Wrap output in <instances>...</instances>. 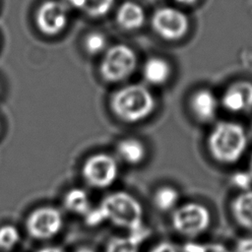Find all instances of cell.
<instances>
[{
    "instance_id": "obj_1",
    "label": "cell",
    "mask_w": 252,
    "mask_h": 252,
    "mask_svg": "<svg viewBox=\"0 0 252 252\" xmlns=\"http://www.w3.org/2000/svg\"><path fill=\"white\" fill-rule=\"evenodd\" d=\"M156 106L153 94L144 86L128 85L117 90L110 98L114 115L125 122H138L152 114Z\"/></svg>"
},
{
    "instance_id": "obj_2",
    "label": "cell",
    "mask_w": 252,
    "mask_h": 252,
    "mask_svg": "<svg viewBox=\"0 0 252 252\" xmlns=\"http://www.w3.org/2000/svg\"><path fill=\"white\" fill-rule=\"evenodd\" d=\"M247 135L244 129L234 122H220L212 130L208 147L213 158L221 163L236 162L247 147Z\"/></svg>"
},
{
    "instance_id": "obj_3",
    "label": "cell",
    "mask_w": 252,
    "mask_h": 252,
    "mask_svg": "<svg viewBox=\"0 0 252 252\" xmlns=\"http://www.w3.org/2000/svg\"><path fill=\"white\" fill-rule=\"evenodd\" d=\"M104 220L128 232L142 226L144 210L139 200L125 191L110 193L98 205Z\"/></svg>"
},
{
    "instance_id": "obj_4",
    "label": "cell",
    "mask_w": 252,
    "mask_h": 252,
    "mask_svg": "<svg viewBox=\"0 0 252 252\" xmlns=\"http://www.w3.org/2000/svg\"><path fill=\"white\" fill-rule=\"evenodd\" d=\"M212 217L209 209L200 203L189 202L177 206L171 215L173 229L185 237L194 238L203 234L210 226Z\"/></svg>"
},
{
    "instance_id": "obj_5",
    "label": "cell",
    "mask_w": 252,
    "mask_h": 252,
    "mask_svg": "<svg viewBox=\"0 0 252 252\" xmlns=\"http://www.w3.org/2000/svg\"><path fill=\"white\" fill-rule=\"evenodd\" d=\"M136 66L137 55L134 50L125 44H115L104 52L99 64V73L103 80L116 83L131 76Z\"/></svg>"
},
{
    "instance_id": "obj_6",
    "label": "cell",
    "mask_w": 252,
    "mask_h": 252,
    "mask_svg": "<svg viewBox=\"0 0 252 252\" xmlns=\"http://www.w3.org/2000/svg\"><path fill=\"white\" fill-rule=\"evenodd\" d=\"M64 224L61 211L50 205H42L32 210L26 218L28 234L36 240H48L60 233Z\"/></svg>"
},
{
    "instance_id": "obj_7",
    "label": "cell",
    "mask_w": 252,
    "mask_h": 252,
    "mask_svg": "<svg viewBox=\"0 0 252 252\" xmlns=\"http://www.w3.org/2000/svg\"><path fill=\"white\" fill-rule=\"evenodd\" d=\"M119 167L116 159L105 153L90 156L83 163L82 177L86 184L94 189L110 187L117 179Z\"/></svg>"
},
{
    "instance_id": "obj_8",
    "label": "cell",
    "mask_w": 252,
    "mask_h": 252,
    "mask_svg": "<svg viewBox=\"0 0 252 252\" xmlns=\"http://www.w3.org/2000/svg\"><path fill=\"white\" fill-rule=\"evenodd\" d=\"M152 27L160 37L166 40H178L186 34L189 22L186 15L180 10L162 7L154 13Z\"/></svg>"
},
{
    "instance_id": "obj_9",
    "label": "cell",
    "mask_w": 252,
    "mask_h": 252,
    "mask_svg": "<svg viewBox=\"0 0 252 252\" xmlns=\"http://www.w3.org/2000/svg\"><path fill=\"white\" fill-rule=\"evenodd\" d=\"M68 23L67 6L57 0L42 2L35 12V26L45 35H56L62 32Z\"/></svg>"
},
{
    "instance_id": "obj_10",
    "label": "cell",
    "mask_w": 252,
    "mask_h": 252,
    "mask_svg": "<svg viewBox=\"0 0 252 252\" xmlns=\"http://www.w3.org/2000/svg\"><path fill=\"white\" fill-rule=\"evenodd\" d=\"M223 107L234 113L252 109V84L247 81L236 82L223 94L221 98Z\"/></svg>"
},
{
    "instance_id": "obj_11",
    "label": "cell",
    "mask_w": 252,
    "mask_h": 252,
    "mask_svg": "<svg viewBox=\"0 0 252 252\" xmlns=\"http://www.w3.org/2000/svg\"><path fill=\"white\" fill-rule=\"evenodd\" d=\"M191 109L201 121L212 120L218 111L219 102L216 95L209 90H200L191 98Z\"/></svg>"
},
{
    "instance_id": "obj_12",
    "label": "cell",
    "mask_w": 252,
    "mask_h": 252,
    "mask_svg": "<svg viewBox=\"0 0 252 252\" xmlns=\"http://www.w3.org/2000/svg\"><path fill=\"white\" fill-rule=\"evenodd\" d=\"M146 20L144 9L133 1L122 3L116 12L117 24L126 31H135L140 29Z\"/></svg>"
},
{
    "instance_id": "obj_13",
    "label": "cell",
    "mask_w": 252,
    "mask_h": 252,
    "mask_svg": "<svg viewBox=\"0 0 252 252\" xmlns=\"http://www.w3.org/2000/svg\"><path fill=\"white\" fill-rule=\"evenodd\" d=\"M230 209L235 221L242 228L252 232V189L237 194Z\"/></svg>"
},
{
    "instance_id": "obj_14",
    "label": "cell",
    "mask_w": 252,
    "mask_h": 252,
    "mask_svg": "<svg viewBox=\"0 0 252 252\" xmlns=\"http://www.w3.org/2000/svg\"><path fill=\"white\" fill-rule=\"evenodd\" d=\"M63 206L71 214L85 217L92 207L88 192L79 187L69 189L63 197Z\"/></svg>"
},
{
    "instance_id": "obj_15",
    "label": "cell",
    "mask_w": 252,
    "mask_h": 252,
    "mask_svg": "<svg viewBox=\"0 0 252 252\" xmlns=\"http://www.w3.org/2000/svg\"><path fill=\"white\" fill-rule=\"evenodd\" d=\"M118 158L130 165L141 163L146 157V148L144 144L134 138L121 140L116 146Z\"/></svg>"
},
{
    "instance_id": "obj_16",
    "label": "cell",
    "mask_w": 252,
    "mask_h": 252,
    "mask_svg": "<svg viewBox=\"0 0 252 252\" xmlns=\"http://www.w3.org/2000/svg\"><path fill=\"white\" fill-rule=\"evenodd\" d=\"M170 66L160 57H152L146 61L143 67V75L147 82L153 85L165 83L170 76Z\"/></svg>"
},
{
    "instance_id": "obj_17",
    "label": "cell",
    "mask_w": 252,
    "mask_h": 252,
    "mask_svg": "<svg viewBox=\"0 0 252 252\" xmlns=\"http://www.w3.org/2000/svg\"><path fill=\"white\" fill-rule=\"evenodd\" d=\"M180 194L172 186L164 185L158 188L153 196L154 206L160 212L173 211L179 202Z\"/></svg>"
},
{
    "instance_id": "obj_18",
    "label": "cell",
    "mask_w": 252,
    "mask_h": 252,
    "mask_svg": "<svg viewBox=\"0 0 252 252\" xmlns=\"http://www.w3.org/2000/svg\"><path fill=\"white\" fill-rule=\"evenodd\" d=\"M21 240V233L17 226L6 223L0 226V249L11 252Z\"/></svg>"
},
{
    "instance_id": "obj_19",
    "label": "cell",
    "mask_w": 252,
    "mask_h": 252,
    "mask_svg": "<svg viewBox=\"0 0 252 252\" xmlns=\"http://www.w3.org/2000/svg\"><path fill=\"white\" fill-rule=\"evenodd\" d=\"M115 0H85L82 10L90 17L99 18L110 12Z\"/></svg>"
},
{
    "instance_id": "obj_20",
    "label": "cell",
    "mask_w": 252,
    "mask_h": 252,
    "mask_svg": "<svg viewBox=\"0 0 252 252\" xmlns=\"http://www.w3.org/2000/svg\"><path fill=\"white\" fill-rule=\"evenodd\" d=\"M139 247L128 235L114 236L106 243L105 252H139Z\"/></svg>"
},
{
    "instance_id": "obj_21",
    "label": "cell",
    "mask_w": 252,
    "mask_h": 252,
    "mask_svg": "<svg viewBox=\"0 0 252 252\" xmlns=\"http://www.w3.org/2000/svg\"><path fill=\"white\" fill-rule=\"evenodd\" d=\"M106 37L99 32H89L84 39L85 50L91 55H96L105 50Z\"/></svg>"
},
{
    "instance_id": "obj_22",
    "label": "cell",
    "mask_w": 252,
    "mask_h": 252,
    "mask_svg": "<svg viewBox=\"0 0 252 252\" xmlns=\"http://www.w3.org/2000/svg\"><path fill=\"white\" fill-rule=\"evenodd\" d=\"M183 252H232L221 243H198L194 241L186 242Z\"/></svg>"
},
{
    "instance_id": "obj_23",
    "label": "cell",
    "mask_w": 252,
    "mask_h": 252,
    "mask_svg": "<svg viewBox=\"0 0 252 252\" xmlns=\"http://www.w3.org/2000/svg\"><path fill=\"white\" fill-rule=\"evenodd\" d=\"M231 184L237 189L243 191L251 190L252 187V177L248 171H236L231 175L230 178Z\"/></svg>"
},
{
    "instance_id": "obj_24",
    "label": "cell",
    "mask_w": 252,
    "mask_h": 252,
    "mask_svg": "<svg viewBox=\"0 0 252 252\" xmlns=\"http://www.w3.org/2000/svg\"><path fill=\"white\" fill-rule=\"evenodd\" d=\"M234 252H252V236L239 238L234 245Z\"/></svg>"
},
{
    "instance_id": "obj_25",
    "label": "cell",
    "mask_w": 252,
    "mask_h": 252,
    "mask_svg": "<svg viewBox=\"0 0 252 252\" xmlns=\"http://www.w3.org/2000/svg\"><path fill=\"white\" fill-rule=\"evenodd\" d=\"M149 252H178L174 244L168 241H162L154 246Z\"/></svg>"
},
{
    "instance_id": "obj_26",
    "label": "cell",
    "mask_w": 252,
    "mask_h": 252,
    "mask_svg": "<svg viewBox=\"0 0 252 252\" xmlns=\"http://www.w3.org/2000/svg\"><path fill=\"white\" fill-rule=\"evenodd\" d=\"M36 252H63V250L55 245H47L39 248Z\"/></svg>"
},
{
    "instance_id": "obj_27",
    "label": "cell",
    "mask_w": 252,
    "mask_h": 252,
    "mask_svg": "<svg viewBox=\"0 0 252 252\" xmlns=\"http://www.w3.org/2000/svg\"><path fill=\"white\" fill-rule=\"evenodd\" d=\"M65 2H66L69 6H71V7H73V8L81 9V10H82V8H83V6H84L85 0H65Z\"/></svg>"
},
{
    "instance_id": "obj_28",
    "label": "cell",
    "mask_w": 252,
    "mask_h": 252,
    "mask_svg": "<svg viewBox=\"0 0 252 252\" xmlns=\"http://www.w3.org/2000/svg\"><path fill=\"white\" fill-rule=\"evenodd\" d=\"M74 252H95V251L89 246H82V247L77 248Z\"/></svg>"
},
{
    "instance_id": "obj_29",
    "label": "cell",
    "mask_w": 252,
    "mask_h": 252,
    "mask_svg": "<svg viewBox=\"0 0 252 252\" xmlns=\"http://www.w3.org/2000/svg\"><path fill=\"white\" fill-rule=\"evenodd\" d=\"M175 1L180 4H183V5H190V4L195 3L197 0H175Z\"/></svg>"
},
{
    "instance_id": "obj_30",
    "label": "cell",
    "mask_w": 252,
    "mask_h": 252,
    "mask_svg": "<svg viewBox=\"0 0 252 252\" xmlns=\"http://www.w3.org/2000/svg\"><path fill=\"white\" fill-rule=\"evenodd\" d=\"M247 171L249 172V174L252 177V155H251V158H250V160H249V168H248Z\"/></svg>"
},
{
    "instance_id": "obj_31",
    "label": "cell",
    "mask_w": 252,
    "mask_h": 252,
    "mask_svg": "<svg viewBox=\"0 0 252 252\" xmlns=\"http://www.w3.org/2000/svg\"><path fill=\"white\" fill-rule=\"evenodd\" d=\"M251 135H252V129H251Z\"/></svg>"
}]
</instances>
